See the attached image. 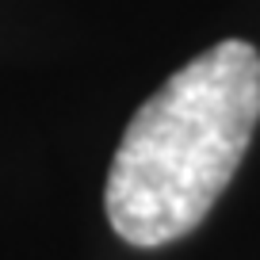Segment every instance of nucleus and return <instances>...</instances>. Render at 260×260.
Here are the masks:
<instances>
[{
	"mask_svg": "<svg viewBox=\"0 0 260 260\" xmlns=\"http://www.w3.org/2000/svg\"><path fill=\"white\" fill-rule=\"evenodd\" d=\"M260 122V54L226 39L134 111L104 187L122 241L157 249L191 234L234 180Z\"/></svg>",
	"mask_w": 260,
	"mask_h": 260,
	"instance_id": "f257e3e1",
	"label": "nucleus"
}]
</instances>
